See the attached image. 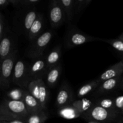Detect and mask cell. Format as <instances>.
I'll return each instance as SVG.
<instances>
[{"label":"cell","mask_w":123,"mask_h":123,"mask_svg":"<svg viewBox=\"0 0 123 123\" xmlns=\"http://www.w3.org/2000/svg\"><path fill=\"white\" fill-rule=\"evenodd\" d=\"M29 113L25 103L22 101H16L10 98H4L0 106L1 121L26 120Z\"/></svg>","instance_id":"6da1fadb"},{"label":"cell","mask_w":123,"mask_h":123,"mask_svg":"<svg viewBox=\"0 0 123 123\" xmlns=\"http://www.w3.org/2000/svg\"><path fill=\"white\" fill-rule=\"evenodd\" d=\"M120 113L117 110H108L95 104L92 108L82 117L88 121L107 123L114 121Z\"/></svg>","instance_id":"7a4b0ae2"},{"label":"cell","mask_w":123,"mask_h":123,"mask_svg":"<svg viewBox=\"0 0 123 123\" xmlns=\"http://www.w3.org/2000/svg\"><path fill=\"white\" fill-rule=\"evenodd\" d=\"M18 50H14L8 57L1 62L0 85L2 90L8 88L13 78L14 66L16 62Z\"/></svg>","instance_id":"3957f363"},{"label":"cell","mask_w":123,"mask_h":123,"mask_svg":"<svg viewBox=\"0 0 123 123\" xmlns=\"http://www.w3.org/2000/svg\"><path fill=\"white\" fill-rule=\"evenodd\" d=\"M52 36V32L51 31H48L38 36L37 38L32 41V44L27 53L28 55L31 58L34 59L42 57L44 49L51 40Z\"/></svg>","instance_id":"277c9868"},{"label":"cell","mask_w":123,"mask_h":123,"mask_svg":"<svg viewBox=\"0 0 123 123\" xmlns=\"http://www.w3.org/2000/svg\"><path fill=\"white\" fill-rule=\"evenodd\" d=\"M12 81L22 88H28L31 82L29 74V67L25 61L19 60L16 62L13 73Z\"/></svg>","instance_id":"5b68a950"},{"label":"cell","mask_w":123,"mask_h":123,"mask_svg":"<svg viewBox=\"0 0 123 123\" xmlns=\"http://www.w3.org/2000/svg\"><path fill=\"white\" fill-rule=\"evenodd\" d=\"M28 90L45 109L48 100V90L43 79L31 81L28 86Z\"/></svg>","instance_id":"8992f818"},{"label":"cell","mask_w":123,"mask_h":123,"mask_svg":"<svg viewBox=\"0 0 123 123\" xmlns=\"http://www.w3.org/2000/svg\"><path fill=\"white\" fill-rule=\"evenodd\" d=\"M66 18V14L60 0L52 1L49 8V20L52 27L60 26L64 22Z\"/></svg>","instance_id":"52a82bcc"},{"label":"cell","mask_w":123,"mask_h":123,"mask_svg":"<svg viewBox=\"0 0 123 123\" xmlns=\"http://www.w3.org/2000/svg\"><path fill=\"white\" fill-rule=\"evenodd\" d=\"M47 68L45 59L37 58L32 64L29 66V74L31 82L32 80L42 79L45 74L47 75Z\"/></svg>","instance_id":"ba28073f"},{"label":"cell","mask_w":123,"mask_h":123,"mask_svg":"<svg viewBox=\"0 0 123 123\" xmlns=\"http://www.w3.org/2000/svg\"><path fill=\"white\" fill-rule=\"evenodd\" d=\"M96 40L98 39L78 31H72L66 38V44L68 48H72Z\"/></svg>","instance_id":"9c48e42d"},{"label":"cell","mask_w":123,"mask_h":123,"mask_svg":"<svg viewBox=\"0 0 123 123\" xmlns=\"http://www.w3.org/2000/svg\"><path fill=\"white\" fill-rule=\"evenodd\" d=\"M73 93L71 88L66 83H64L60 87L56 98V106L59 109L70 105Z\"/></svg>","instance_id":"30bf717a"},{"label":"cell","mask_w":123,"mask_h":123,"mask_svg":"<svg viewBox=\"0 0 123 123\" xmlns=\"http://www.w3.org/2000/svg\"><path fill=\"white\" fill-rule=\"evenodd\" d=\"M14 49V39L10 33L6 32L0 43V60L1 61L8 57Z\"/></svg>","instance_id":"8fae6325"},{"label":"cell","mask_w":123,"mask_h":123,"mask_svg":"<svg viewBox=\"0 0 123 123\" xmlns=\"http://www.w3.org/2000/svg\"><path fill=\"white\" fill-rule=\"evenodd\" d=\"M123 73V61H120L117 63L115 64L113 66H111L106 70L105 71L99 76L97 80L100 83L103 81L112 79V78H117L118 76H121Z\"/></svg>","instance_id":"7c38bea8"},{"label":"cell","mask_w":123,"mask_h":123,"mask_svg":"<svg viewBox=\"0 0 123 123\" xmlns=\"http://www.w3.org/2000/svg\"><path fill=\"white\" fill-rule=\"evenodd\" d=\"M24 102L26 106L29 115L38 113L44 110L40 103L30 94L28 90L26 91L25 94Z\"/></svg>","instance_id":"4fadbf2b"},{"label":"cell","mask_w":123,"mask_h":123,"mask_svg":"<svg viewBox=\"0 0 123 123\" xmlns=\"http://www.w3.org/2000/svg\"><path fill=\"white\" fill-rule=\"evenodd\" d=\"M43 26V18L42 14H38L37 19L34 21V24L31 26L28 33V37L31 41L34 40L38 36H40Z\"/></svg>","instance_id":"5bb4252c"},{"label":"cell","mask_w":123,"mask_h":123,"mask_svg":"<svg viewBox=\"0 0 123 123\" xmlns=\"http://www.w3.org/2000/svg\"><path fill=\"white\" fill-rule=\"evenodd\" d=\"M121 80V76H118L103 81L98 87L97 92L99 94H104L112 91L118 86Z\"/></svg>","instance_id":"9a60e30c"},{"label":"cell","mask_w":123,"mask_h":123,"mask_svg":"<svg viewBox=\"0 0 123 123\" xmlns=\"http://www.w3.org/2000/svg\"><path fill=\"white\" fill-rule=\"evenodd\" d=\"M58 115L63 118L72 120L82 116V114L70 104L67 106L59 109Z\"/></svg>","instance_id":"2e32d148"},{"label":"cell","mask_w":123,"mask_h":123,"mask_svg":"<svg viewBox=\"0 0 123 123\" xmlns=\"http://www.w3.org/2000/svg\"><path fill=\"white\" fill-rule=\"evenodd\" d=\"M61 48L60 46L56 47L45 58L47 68L48 70L54 66L58 65L61 58Z\"/></svg>","instance_id":"e0dca14e"},{"label":"cell","mask_w":123,"mask_h":123,"mask_svg":"<svg viewBox=\"0 0 123 123\" xmlns=\"http://www.w3.org/2000/svg\"><path fill=\"white\" fill-rule=\"evenodd\" d=\"M61 72V67L60 64L54 66L48 70L46 75V82L50 87L55 86L60 78Z\"/></svg>","instance_id":"ac0fdd59"},{"label":"cell","mask_w":123,"mask_h":123,"mask_svg":"<svg viewBox=\"0 0 123 123\" xmlns=\"http://www.w3.org/2000/svg\"><path fill=\"white\" fill-rule=\"evenodd\" d=\"M71 105L78 111L83 114L90 110L95 105V102H93L91 100L87 98H82L81 100H76L72 102Z\"/></svg>","instance_id":"d6986e66"},{"label":"cell","mask_w":123,"mask_h":123,"mask_svg":"<svg viewBox=\"0 0 123 123\" xmlns=\"http://www.w3.org/2000/svg\"><path fill=\"white\" fill-rule=\"evenodd\" d=\"M38 15V14L37 13L36 8L34 7L28 11L25 14L23 20V26H24V30L27 32V34L28 33L31 26L37 19Z\"/></svg>","instance_id":"ffe728a7"},{"label":"cell","mask_w":123,"mask_h":123,"mask_svg":"<svg viewBox=\"0 0 123 123\" xmlns=\"http://www.w3.org/2000/svg\"><path fill=\"white\" fill-rule=\"evenodd\" d=\"M62 8L66 14L67 20L71 21L74 14V0H60Z\"/></svg>","instance_id":"44dd1931"},{"label":"cell","mask_w":123,"mask_h":123,"mask_svg":"<svg viewBox=\"0 0 123 123\" xmlns=\"http://www.w3.org/2000/svg\"><path fill=\"white\" fill-rule=\"evenodd\" d=\"M100 84L101 83L97 79V80L91 81L83 85L78 90V97H82L86 96L89 93L92 92L93 90H94L96 88L98 87Z\"/></svg>","instance_id":"7402d4cb"},{"label":"cell","mask_w":123,"mask_h":123,"mask_svg":"<svg viewBox=\"0 0 123 123\" xmlns=\"http://www.w3.org/2000/svg\"><path fill=\"white\" fill-rule=\"evenodd\" d=\"M48 115L44 112L42 111L38 113L31 114L26 118V123H44L48 119Z\"/></svg>","instance_id":"603a6c76"},{"label":"cell","mask_w":123,"mask_h":123,"mask_svg":"<svg viewBox=\"0 0 123 123\" xmlns=\"http://www.w3.org/2000/svg\"><path fill=\"white\" fill-rule=\"evenodd\" d=\"M27 90L21 88H16L10 90L7 93V97L13 100L24 102L25 94Z\"/></svg>","instance_id":"cb8c5ba5"},{"label":"cell","mask_w":123,"mask_h":123,"mask_svg":"<svg viewBox=\"0 0 123 123\" xmlns=\"http://www.w3.org/2000/svg\"><path fill=\"white\" fill-rule=\"evenodd\" d=\"M95 104L108 110H117L115 108V101H114V99H112V98H106L100 99L96 101L95 102Z\"/></svg>","instance_id":"d4e9b609"},{"label":"cell","mask_w":123,"mask_h":123,"mask_svg":"<svg viewBox=\"0 0 123 123\" xmlns=\"http://www.w3.org/2000/svg\"><path fill=\"white\" fill-rule=\"evenodd\" d=\"M98 40H102L103 42H106L112 46L114 49L118 51L123 53V39L118 38L115 39H98Z\"/></svg>","instance_id":"484cf974"},{"label":"cell","mask_w":123,"mask_h":123,"mask_svg":"<svg viewBox=\"0 0 123 123\" xmlns=\"http://www.w3.org/2000/svg\"><path fill=\"white\" fill-rule=\"evenodd\" d=\"M91 0H76L74 1V13H79L84 10Z\"/></svg>","instance_id":"4316f807"},{"label":"cell","mask_w":123,"mask_h":123,"mask_svg":"<svg viewBox=\"0 0 123 123\" xmlns=\"http://www.w3.org/2000/svg\"><path fill=\"white\" fill-rule=\"evenodd\" d=\"M115 104V108L120 113L123 114V96L117 97L114 99Z\"/></svg>","instance_id":"83f0119b"},{"label":"cell","mask_w":123,"mask_h":123,"mask_svg":"<svg viewBox=\"0 0 123 123\" xmlns=\"http://www.w3.org/2000/svg\"><path fill=\"white\" fill-rule=\"evenodd\" d=\"M6 31V25H5V21L4 20V17L2 13L0 14V40L2 39L4 36Z\"/></svg>","instance_id":"f1b7e54d"},{"label":"cell","mask_w":123,"mask_h":123,"mask_svg":"<svg viewBox=\"0 0 123 123\" xmlns=\"http://www.w3.org/2000/svg\"><path fill=\"white\" fill-rule=\"evenodd\" d=\"M22 3L25 4V5L27 6H31L35 5L36 4L38 3L39 2V0H26V1H22Z\"/></svg>","instance_id":"f546056e"},{"label":"cell","mask_w":123,"mask_h":123,"mask_svg":"<svg viewBox=\"0 0 123 123\" xmlns=\"http://www.w3.org/2000/svg\"><path fill=\"white\" fill-rule=\"evenodd\" d=\"M10 3V2L9 0H0V7L2 8H4L7 7Z\"/></svg>","instance_id":"4dcf8cb0"},{"label":"cell","mask_w":123,"mask_h":123,"mask_svg":"<svg viewBox=\"0 0 123 123\" xmlns=\"http://www.w3.org/2000/svg\"><path fill=\"white\" fill-rule=\"evenodd\" d=\"M22 1H18V0H10V2L13 6H18L19 4L21 3Z\"/></svg>","instance_id":"1f68e13d"},{"label":"cell","mask_w":123,"mask_h":123,"mask_svg":"<svg viewBox=\"0 0 123 123\" xmlns=\"http://www.w3.org/2000/svg\"><path fill=\"white\" fill-rule=\"evenodd\" d=\"M8 123H26V120H14V121H9Z\"/></svg>","instance_id":"d6a6232c"},{"label":"cell","mask_w":123,"mask_h":123,"mask_svg":"<svg viewBox=\"0 0 123 123\" xmlns=\"http://www.w3.org/2000/svg\"><path fill=\"white\" fill-rule=\"evenodd\" d=\"M117 123H123V118H121L118 121Z\"/></svg>","instance_id":"836d02e7"},{"label":"cell","mask_w":123,"mask_h":123,"mask_svg":"<svg viewBox=\"0 0 123 123\" xmlns=\"http://www.w3.org/2000/svg\"><path fill=\"white\" fill-rule=\"evenodd\" d=\"M121 88H122V90H123V78L121 80Z\"/></svg>","instance_id":"e575fe53"},{"label":"cell","mask_w":123,"mask_h":123,"mask_svg":"<svg viewBox=\"0 0 123 123\" xmlns=\"http://www.w3.org/2000/svg\"><path fill=\"white\" fill-rule=\"evenodd\" d=\"M119 38H121V39H123V33L121 35V36H120V37H119Z\"/></svg>","instance_id":"d590c367"},{"label":"cell","mask_w":123,"mask_h":123,"mask_svg":"<svg viewBox=\"0 0 123 123\" xmlns=\"http://www.w3.org/2000/svg\"><path fill=\"white\" fill-rule=\"evenodd\" d=\"M1 123H8V122H7V121H1Z\"/></svg>","instance_id":"8d00e7d4"},{"label":"cell","mask_w":123,"mask_h":123,"mask_svg":"<svg viewBox=\"0 0 123 123\" xmlns=\"http://www.w3.org/2000/svg\"></svg>","instance_id":"74e56055"}]
</instances>
